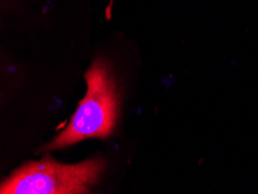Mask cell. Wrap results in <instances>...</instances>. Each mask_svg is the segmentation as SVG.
Instances as JSON below:
<instances>
[{
    "label": "cell",
    "mask_w": 258,
    "mask_h": 194,
    "mask_svg": "<svg viewBox=\"0 0 258 194\" xmlns=\"http://www.w3.org/2000/svg\"><path fill=\"white\" fill-rule=\"evenodd\" d=\"M86 94L62 133L44 147L57 150L87 139H106L114 131L120 94L109 64L98 58L85 74Z\"/></svg>",
    "instance_id": "obj_1"
},
{
    "label": "cell",
    "mask_w": 258,
    "mask_h": 194,
    "mask_svg": "<svg viewBox=\"0 0 258 194\" xmlns=\"http://www.w3.org/2000/svg\"><path fill=\"white\" fill-rule=\"evenodd\" d=\"M105 162L90 159L63 164L44 157L18 169L0 185V194H81L99 180Z\"/></svg>",
    "instance_id": "obj_2"
}]
</instances>
